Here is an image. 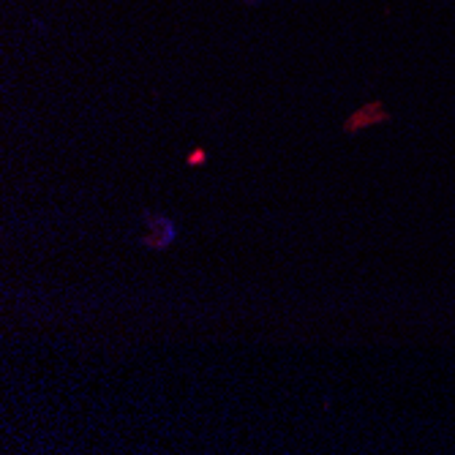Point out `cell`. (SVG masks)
Instances as JSON below:
<instances>
[{
	"mask_svg": "<svg viewBox=\"0 0 455 455\" xmlns=\"http://www.w3.org/2000/svg\"><path fill=\"white\" fill-rule=\"evenodd\" d=\"M142 221H145V229L139 234V243L150 251H167L169 246H175L177 240V224L164 216V213H150L145 210L142 213Z\"/></svg>",
	"mask_w": 455,
	"mask_h": 455,
	"instance_id": "obj_1",
	"label": "cell"
},
{
	"mask_svg": "<svg viewBox=\"0 0 455 455\" xmlns=\"http://www.w3.org/2000/svg\"><path fill=\"white\" fill-rule=\"evenodd\" d=\"M393 115H390V109L384 106L382 102H368L363 104L360 109H354L352 115L344 120V134H357V131H365V128H374V126H382V123H387Z\"/></svg>",
	"mask_w": 455,
	"mask_h": 455,
	"instance_id": "obj_2",
	"label": "cell"
},
{
	"mask_svg": "<svg viewBox=\"0 0 455 455\" xmlns=\"http://www.w3.org/2000/svg\"><path fill=\"white\" fill-rule=\"evenodd\" d=\"M210 161V153L204 150V148H191V150L186 153V167H204Z\"/></svg>",
	"mask_w": 455,
	"mask_h": 455,
	"instance_id": "obj_3",
	"label": "cell"
},
{
	"mask_svg": "<svg viewBox=\"0 0 455 455\" xmlns=\"http://www.w3.org/2000/svg\"><path fill=\"white\" fill-rule=\"evenodd\" d=\"M246 3H256V0H246Z\"/></svg>",
	"mask_w": 455,
	"mask_h": 455,
	"instance_id": "obj_4",
	"label": "cell"
}]
</instances>
